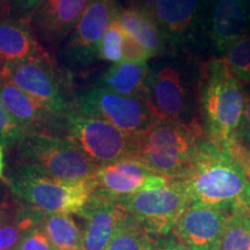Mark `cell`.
<instances>
[{
    "label": "cell",
    "mask_w": 250,
    "mask_h": 250,
    "mask_svg": "<svg viewBox=\"0 0 250 250\" xmlns=\"http://www.w3.org/2000/svg\"><path fill=\"white\" fill-rule=\"evenodd\" d=\"M126 1L127 4H130L129 7L144 9V11L153 13V9H154V6L158 0H126Z\"/></svg>",
    "instance_id": "obj_34"
},
{
    "label": "cell",
    "mask_w": 250,
    "mask_h": 250,
    "mask_svg": "<svg viewBox=\"0 0 250 250\" xmlns=\"http://www.w3.org/2000/svg\"><path fill=\"white\" fill-rule=\"evenodd\" d=\"M5 146L0 145V179L4 175V169H5V152H4Z\"/></svg>",
    "instance_id": "obj_36"
},
{
    "label": "cell",
    "mask_w": 250,
    "mask_h": 250,
    "mask_svg": "<svg viewBox=\"0 0 250 250\" xmlns=\"http://www.w3.org/2000/svg\"><path fill=\"white\" fill-rule=\"evenodd\" d=\"M224 61L241 83H250V34L240 37L225 52Z\"/></svg>",
    "instance_id": "obj_25"
},
{
    "label": "cell",
    "mask_w": 250,
    "mask_h": 250,
    "mask_svg": "<svg viewBox=\"0 0 250 250\" xmlns=\"http://www.w3.org/2000/svg\"><path fill=\"white\" fill-rule=\"evenodd\" d=\"M147 62L123 61L111 65L100 79L98 87L131 98H139L146 101L149 77Z\"/></svg>",
    "instance_id": "obj_20"
},
{
    "label": "cell",
    "mask_w": 250,
    "mask_h": 250,
    "mask_svg": "<svg viewBox=\"0 0 250 250\" xmlns=\"http://www.w3.org/2000/svg\"><path fill=\"white\" fill-rule=\"evenodd\" d=\"M43 0H7L9 15L23 19L35 9Z\"/></svg>",
    "instance_id": "obj_30"
},
{
    "label": "cell",
    "mask_w": 250,
    "mask_h": 250,
    "mask_svg": "<svg viewBox=\"0 0 250 250\" xmlns=\"http://www.w3.org/2000/svg\"><path fill=\"white\" fill-rule=\"evenodd\" d=\"M233 139L237 140L245 146H248V144H250V95L246 98L241 122H240L239 129Z\"/></svg>",
    "instance_id": "obj_32"
},
{
    "label": "cell",
    "mask_w": 250,
    "mask_h": 250,
    "mask_svg": "<svg viewBox=\"0 0 250 250\" xmlns=\"http://www.w3.org/2000/svg\"><path fill=\"white\" fill-rule=\"evenodd\" d=\"M117 21L125 33L145 50L149 58L164 51L166 37L151 12L133 7L121 8Z\"/></svg>",
    "instance_id": "obj_21"
},
{
    "label": "cell",
    "mask_w": 250,
    "mask_h": 250,
    "mask_svg": "<svg viewBox=\"0 0 250 250\" xmlns=\"http://www.w3.org/2000/svg\"><path fill=\"white\" fill-rule=\"evenodd\" d=\"M67 138L86 153L99 166L132 158L136 136H131L108 122L83 115L71 108L65 116Z\"/></svg>",
    "instance_id": "obj_6"
},
{
    "label": "cell",
    "mask_w": 250,
    "mask_h": 250,
    "mask_svg": "<svg viewBox=\"0 0 250 250\" xmlns=\"http://www.w3.org/2000/svg\"><path fill=\"white\" fill-rule=\"evenodd\" d=\"M117 199L127 213L156 237L169 235L181 214L190 205L186 190L177 180Z\"/></svg>",
    "instance_id": "obj_7"
},
{
    "label": "cell",
    "mask_w": 250,
    "mask_h": 250,
    "mask_svg": "<svg viewBox=\"0 0 250 250\" xmlns=\"http://www.w3.org/2000/svg\"><path fill=\"white\" fill-rule=\"evenodd\" d=\"M15 250H57L49 240L48 235L40 227L33 228L29 232L24 234V236L19 243Z\"/></svg>",
    "instance_id": "obj_28"
},
{
    "label": "cell",
    "mask_w": 250,
    "mask_h": 250,
    "mask_svg": "<svg viewBox=\"0 0 250 250\" xmlns=\"http://www.w3.org/2000/svg\"><path fill=\"white\" fill-rule=\"evenodd\" d=\"M228 152L232 154L237 161L245 168L247 175L250 179V148L242 145L235 139H232L229 143L224 146Z\"/></svg>",
    "instance_id": "obj_29"
},
{
    "label": "cell",
    "mask_w": 250,
    "mask_h": 250,
    "mask_svg": "<svg viewBox=\"0 0 250 250\" xmlns=\"http://www.w3.org/2000/svg\"><path fill=\"white\" fill-rule=\"evenodd\" d=\"M180 181L190 204L250 213V179L223 146L204 138L189 170Z\"/></svg>",
    "instance_id": "obj_1"
},
{
    "label": "cell",
    "mask_w": 250,
    "mask_h": 250,
    "mask_svg": "<svg viewBox=\"0 0 250 250\" xmlns=\"http://www.w3.org/2000/svg\"><path fill=\"white\" fill-rule=\"evenodd\" d=\"M153 250H188V249L179 241V240L176 239V237L168 235L164 237H158Z\"/></svg>",
    "instance_id": "obj_33"
},
{
    "label": "cell",
    "mask_w": 250,
    "mask_h": 250,
    "mask_svg": "<svg viewBox=\"0 0 250 250\" xmlns=\"http://www.w3.org/2000/svg\"><path fill=\"white\" fill-rule=\"evenodd\" d=\"M72 109L101 118L131 136L146 131L155 121L145 100L120 95L98 86L79 94Z\"/></svg>",
    "instance_id": "obj_8"
},
{
    "label": "cell",
    "mask_w": 250,
    "mask_h": 250,
    "mask_svg": "<svg viewBox=\"0 0 250 250\" xmlns=\"http://www.w3.org/2000/svg\"><path fill=\"white\" fill-rule=\"evenodd\" d=\"M199 6V0H158L153 17L166 39L183 42L193 33Z\"/></svg>",
    "instance_id": "obj_19"
},
{
    "label": "cell",
    "mask_w": 250,
    "mask_h": 250,
    "mask_svg": "<svg viewBox=\"0 0 250 250\" xmlns=\"http://www.w3.org/2000/svg\"><path fill=\"white\" fill-rule=\"evenodd\" d=\"M124 39L125 33L117 17L112 21L110 28L99 45L98 59L111 62L112 65L124 61Z\"/></svg>",
    "instance_id": "obj_26"
},
{
    "label": "cell",
    "mask_w": 250,
    "mask_h": 250,
    "mask_svg": "<svg viewBox=\"0 0 250 250\" xmlns=\"http://www.w3.org/2000/svg\"><path fill=\"white\" fill-rule=\"evenodd\" d=\"M156 240L127 213L115 232L108 250H153Z\"/></svg>",
    "instance_id": "obj_23"
},
{
    "label": "cell",
    "mask_w": 250,
    "mask_h": 250,
    "mask_svg": "<svg viewBox=\"0 0 250 250\" xmlns=\"http://www.w3.org/2000/svg\"><path fill=\"white\" fill-rule=\"evenodd\" d=\"M168 181L166 177L153 174L136 158H125L100 166L93 177L95 191L114 198H122L164 186Z\"/></svg>",
    "instance_id": "obj_13"
},
{
    "label": "cell",
    "mask_w": 250,
    "mask_h": 250,
    "mask_svg": "<svg viewBox=\"0 0 250 250\" xmlns=\"http://www.w3.org/2000/svg\"><path fill=\"white\" fill-rule=\"evenodd\" d=\"M0 76L22 89L55 116L65 120L71 110L51 57L5 65L0 68Z\"/></svg>",
    "instance_id": "obj_9"
},
{
    "label": "cell",
    "mask_w": 250,
    "mask_h": 250,
    "mask_svg": "<svg viewBox=\"0 0 250 250\" xmlns=\"http://www.w3.org/2000/svg\"><path fill=\"white\" fill-rule=\"evenodd\" d=\"M232 212L215 206L190 204L173 228L188 250H215Z\"/></svg>",
    "instance_id": "obj_12"
},
{
    "label": "cell",
    "mask_w": 250,
    "mask_h": 250,
    "mask_svg": "<svg viewBox=\"0 0 250 250\" xmlns=\"http://www.w3.org/2000/svg\"><path fill=\"white\" fill-rule=\"evenodd\" d=\"M197 121L155 120L147 130L136 136V158L153 174L168 180H181L195 159L199 143L206 137Z\"/></svg>",
    "instance_id": "obj_2"
},
{
    "label": "cell",
    "mask_w": 250,
    "mask_h": 250,
    "mask_svg": "<svg viewBox=\"0 0 250 250\" xmlns=\"http://www.w3.org/2000/svg\"><path fill=\"white\" fill-rule=\"evenodd\" d=\"M41 226L57 250H83V232L70 214H44Z\"/></svg>",
    "instance_id": "obj_22"
},
{
    "label": "cell",
    "mask_w": 250,
    "mask_h": 250,
    "mask_svg": "<svg viewBox=\"0 0 250 250\" xmlns=\"http://www.w3.org/2000/svg\"><path fill=\"white\" fill-rule=\"evenodd\" d=\"M89 0H43L23 18L46 51H57L66 43Z\"/></svg>",
    "instance_id": "obj_11"
},
{
    "label": "cell",
    "mask_w": 250,
    "mask_h": 250,
    "mask_svg": "<svg viewBox=\"0 0 250 250\" xmlns=\"http://www.w3.org/2000/svg\"><path fill=\"white\" fill-rule=\"evenodd\" d=\"M12 192L44 214H79L92 198L93 179L62 181L21 165L7 179Z\"/></svg>",
    "instance_id": "obj_4"
},
{
    "label": "cell",
    "mask_w": 250,
    "mask_h": 250,
    "mask_svg": "<svg viewBox=\"0 0 250 250\" xmlns=\"http://www.w3.org/2000/svg\"><path fill=\"white\" fill-rule=\"evenodd\" d=\"M0 101L9 116L26 134L31 132L50 133L64 121L52 115L48 109L15 86L5 77L0 76Z\"/></svg>",
    "instance_id": "obj_16"
},
{
    "label": "cell",
    "mask_w": 250,
    "mask_h": 250,
    "mask_svg": "<svg viewBox=\"0 0 250 250\" xmlns=\"http://www.w3.org/2000/svg\"><path fill=\"white\" fill-rule=\"evenodd\" d=\"M78 215L85 220L83 250H108L127 212L117 198L94 191L88 204Z\"/></svg>",
    "instance_id": "obj_15"
},
{
    "label": "cell",
    "mask_w": 250,
    "mask_h": 250,
    "mask_svg": "<svg viewBox=\"0 0 250 250\" xmlns=\"http://www.w3.org/2000/svg\"><path fill=\"white\" fill-rule=\"evenodd\" d=\"M125 33V31H124ZM148 55L146 54L145 50L140 46L138 43L136 42L133 39L127 35L125 33V39H124V61L129 62H147Z\"/></svg>",
    "instance_id": "obj_31"
},
{
    "label": "cell",
    "mask_w": 250,
    "mask_h": 250,
    "mask_svg": "<svg viewBox=\"0 0 250 250\" xmlns=\"http://www.w3.org/2000/svg\"><path fill=\"white\" fill-rule=\"evenodd\" d=\"M187 86L182 73L170 65L149 70L147 103L158 121H182L187 107Z\"/></svg>",
    "instance_id": "obj_14"
},
{
    "label": "cell",
    "mask_w": 250,
    "mask_h": 250,
    "mask_svg": "<svg viewBox=\"0 0 250 250\" xmlns=\"http://www.w3.org/2000/svg\"><path fill=\"white\" fill-rule=\"evenodd\" d=\"M49 57V51L23 19L7 17L0 20V68L27 59Z\"/></svg>",
    "instance_id": "obj_17"
},
{
    "label": "cell",
    "mask_w": 250,
    "mask_h": 250,
    "mask_svg": "<svg viewBox=\"0 0 250 250\" xmlns=\"http://www.w3.org/2000/svg\"><path fill=\"white\" fill-rule=\"evenodd\" d=\"M215 250H250V213L232 212Z\"/></svg>",
    "instance_id": "obj_24"
},
{
    "label": "cell",
    "mask_w": 250,
    "mask_h": 250,
    "mask_svg": "<svg viewBox=\"0 0 250 250\" xmlns=\"http://www.w3.org/2000/svg\"><path fill=\"white\" fill-rule=\"evenodd\" d=\"M22 165L62 181L92 180L100 166L71 139L31 132L18 144Z\"/></svg>",
    "instance_id": "obj_5"
},
{
    "label": "cell",
    "mask_w": 250,
    "mask_h": 250,
    "mask_svg": "<svg viewBox=\"0 0 250 250\" xmlns=\"http://www.w3.org/2000/svg\"><path fill=\"white\" fill-rule=\"evenodd\" d=\"M122 7L117 0H89L73 33L62 48V58L72 66L98 59L99 45Z\"/></svg>",
    "instance_id": "obj_10"
},
{
    "label": "cell",
    "mask_w": 250,
    "mask_h": 250,
    "mask_svg": "<svg viewBox=\"0 0 250 250\" xmlns=\"http://www.w3.org/2000/svg\"><path fill=\"white\" fill-rule=\"evenodd\" d=\"M248 17L243 0H217L211 18V39L214 48L226 52L248 33Z\"/></svg>",
    "instance_id": "obj_18"
},
{
    "label": "cell",
    "mask_w": 250,
    "mask_h": 250,
    "mask_svg": "<svg viewBox=\"0 0 250 250\" xmlns=\"http://www.w3.org/2000/svg\"><path fill=\"white\" fill-rule=\"evenodd\" d=\"M24 136L26 132L12 120L4 104L0 101V145H18Z\"/></svg>",
    "instance_id": "obj_27"
},
{
    "label": "cell",
    "mask_w": 250,
    "mask_h": 250,
    "mask_svg": "<svg viewBox=\"0 0 250 250\" xmlns=\"http://www.w3.org/2000/svg\"><path fill=\"white\" fill-rule=\"evenodd\" d=\"M242 83L229 71L224 58H213L203 68L199 104L206 138L226 145L235 137L245 109Z\"/></svg>",
    "instance_id": "obj_3"
},
{
    "label": "cell",
    "mask_w": 250,
    "mask_h": 250,
    "mask_svg": "<svg viewBox=\"0 0 250 250\" xmlns=\"http://www.w3.org/2000/svg\"><path fill=\"white\" fill-rule=\"evenodd\" d=\"M7 15H9L7 0H0V20L7 18Z\"/></svg>",
    "instance_id": "obj_35"
}]
</instances>
